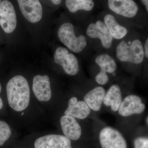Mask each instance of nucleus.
I'll return each mask as SVG.
<instances>
[{"instance_id": "f257e3e1", "label": "nucleus", "mask_w": 148, "mask_h": 148, "mask_svg": "<svg viewBox=\"0 0 148 148\" xmlns=\"http://www.w3.org/2000/svg\"><path fill=\"white\" fill-rule=\"evenodd\" d=\"M7 95L10 106L14 111L21 112L29 106L30 91L27 79L22 76H15L9 81Z\"/></svg>"}, {"instance_id": "f03ea898", "label": "nucleus", "mask_w": 148, "mask_h": 148, "mask_svg": "<svg viewBox=\"0 0 148 148\" xmlns=\"http://www.w3.org/2000/svg\"><path fill=\"white\" fill-rule=\"evenodd\" d=\"M116 54L122 62L135 64H141L145 56L143 45L138 39L134 40L130 44L125 41H121L117 47Z\"/></svg>"}, {"instance_id": "7ed1b4c3", "label": "nucleus", "mask_w": 148, "mask_h": 148, "mask_svg": "<svg viewBox=\"0 0 148 148\" xmlns=\"http://www.w3.org/2000/svg\"><path fill=\"white\" fill-rule=\"evenodd\" d=\"M58 36L60 41L75 53L81 52L87 45L86 37L83 35L76 36L73 26L70 23L61 25L58 29Z\"/></svg>"}, {"instance_id": "20e7f679", "label": "nucleus", "mask_w": 148, "mask_h": 148, "mask_svg": "<svg viewBox=\"0 0 148 148\" xmlns=\"http://www.w3.org/2000/svg\"><path fill=\"white\" fill-rule=\"evenodd\" d=\"M54 59L55 63L61 66L67 75H75L78 73L79 67L77 57L65 48L60 47L56 49Z\"/></svg>"}, {"instance_id": "39448f33", "label": "nucleus", "mask_w": 148, "mask_h": 148, "mask_svg": "<svg viewBox=\"0 0 148 148\" xmlns=\"http://www.w3.org/2000/svg\"><path fill=\"white\" fill-rule=\"evenodd\" d=\"M99 138L102 148H127V143L121 133L112 127L103 128Z\"/></svg>"}, {"instance_id": "423d86ee", "label": "nucleus", "mask_w": 148, "mask_h": 148, "mask_svg": "<svg viewBox=\"0 0 148 148\" xmlns=\"http://www.w3.org/2000/svg\"><path fill=\"white\" fill-rule=\"evenodd\" d=\"M17 24L16 12L10 1L4 0L0 3V25L3 31L10 34L15 30Z\"/></svg>"}, {"instance_id": "0eeeda50", "label": "nucleus", "mask_w": 148, "mask_h": 148, "mask_svg": "<svg viewBox=\"0 0 148 148\" xmlns=\"http://www.w3.org/2000/svg\"><path fill=\"white\" fill-rule=\"evenodd\" d=\"M95 62L101 69L100 72L95 77V81L99 84H106L109 80L107 73H114L117 68L116 63L112 56L107 54L98 56L95 58Z\"/></svg>"}, {"instance_id": "6e6552de", "label": "nucleus", "mask_w": 148, "mask_h": 148, "mask_svg": "<svg viewBox=\"0 0 148 148\" xmlns=\"http://www.w3.org/2000/svg\"><path fill=\"white\" fill-rule=\"evenodd\" d=\"M20 10L25 18L29 22L36 23L42 17L41 4L38 0H18Z\"/></svg>"}, {"instance_id": "1a4fd4ad", "label": "nucleus", "mask_w": 148, "mask_h": 148, "mask_svg": "<svg viewBox=\"0 0 148 148\" xmlns=\"http://www.w3.org/2000/svg\"><path fill=\"white\" fill-rule=\"evenodd\" d=\"M86 34L92 38H99L103 47L110 49L112 46L113 38L106 27L105 23L101 20L92 23L88 27Z\"/></svg>"}, {"instance_id": "9d476101", "label": "nucleus", "mask_w": 148, "mask_h": 148, "mask_svg": "<svg viewBox=\"0 0 148 148\" xmlns=\"http://www.w3.org/2000/svg\"><path fill=\"white\" fill-rule=\"evenodd\" d=\"M146 106L138 95H130L122 101L118 111L123 116H129L134 114H140L145 109Z\"/></svg>"}, {"instance_id": "9b49d317", "label": "nucleus", "mask_w": 148, "mask_h": 148, "mask_svg": "<svg viewBox=\"0 0 148 148\" xmlns=\"http://www.w3.org/2000/svg\"><path fill=\"white\" fill-rule=\"evenodd\" d=\"M35 148H72L71 142L64 135L51 134L37 139Z\"/></svg>"}, {"instance_id": "f8f14e48", "label": "nucleus", "mask_w": 148, "mask_h": 148, "mask_svg": "<svg viewBox=\"0 0 148 148\" xmlns=\"http://www.w3.org/2000/svg\"><path fill=\"white\" fill-rule=\"evenodd\" d=\"M108 5L110 10L119 15L132 18L137 14L138 7L132 0H109Z\"/></svg>"}, {"instance_id": "ddd939ff", "label": "nucleus", "mask_w": 148, "mask_h": 148, "mask_svg": "<svg viewBox=\"0 0 148 148\" xmlns=\"http://www.w3.org/2000/svg\"><path fill=\"white\" fill-rule=\"evenodd\" d=\"M33 90L38 100L48 101L51 97L50 79L47 75H37L33 79Z\"/></svg>"}, {"instance_id": "4468645a", "label": "nucleus", "mask_w": 148, "mask_h": 148, "mask_svg": "<svg viewBox=\"0 0 148 148\" xmlns=\"http://www.w3.org/2000/svg\"><path fill=\"white\" fill-rule=\"evenodd\" d=\"M60 123L63 133L70 140H78L82 135L80 125L73 117L69 115L62 116Z\"/></svg>"}, {"instance_id": "2eb2a0df", "label": "nucleus", "mask_w": 148, "mask_h": 148, "mask_svg": "<svg viewBox=\"0 0 148 148\" xmlns=\"http://www.w3.org/2000/svg\"><path fill=\"white\" fill-rule=\"evenodd\" d=\"M90 108L84 101H77L76 97H73L69 100V106L64 114L65 115L84 119L90 114Z\"/></svg>"}, {"instance_id": "dca6fc26", "label": "nucleus", "mask_w": 148, "mask_h": 148, "mask_svg": "<svg viewBox=\"0 0 148 148\" xmlns=\"http://www.w3.org/2000/svg\"><path fill=\"white\" fill-rule=\"evenodd\" d=\"M106 90L103 88L98 86L89 91L84 97V99L90 109L95 111L101 110Z\"/></svg>"}, {"instance_id": "f3484780", "label": "nucleus", "mask_w": 148, "mask_h": 148, "mask_svg": "<svg viewBox=\"0 0 148 148\" xmlns=\"http://www.w3.org/2000/svg\"><path fill=\"white\" fill-rule=\"evenodd\" d=\"M122 101V96L120 88L118 85L114 84L110 87L106 93L103 103L107 106H111L114 112L118 111Z\"/></svg>"}, {"instance_id": "a211bd4d", "label": "nucleus", "mask_w": 148, "mask_h": 148, "mask_svg": "<svg viewBox=\"0 0 148 148\" xmlns=\"http://www.w3.org/2000/svg\"><path fill=\"white\" fill-rule=\"evenodd\" d=\"M104 23L111 36L114 38L121 39L127 35V29L120 25L115 18L112 14H107L105 16Z\"/></svg>"}, {"instance_id": "6ab92c4d", "label": "nucleus", "mask_w": 148, "mask_h": 148, "mask_svg": "<svg viewBox=\"0 0 148 148\" xmlns=\"http://www.w3.org/2000/svg\"><path fill=\"white\" fill-rule=\"evenodd\" d=\"M66 5L70 12L75 13L79 10H92L94 3L91 0H67L66 1Z\"/></svg>"}, {"instance_id": "aec40b11", "label": "nucleus", "mask_w": 148, "mask_h": 148, "mask_svg": "<svg viewBox=\"0 0 148 148\" xmlns=\"http://www.w3.org/2000/svg\"><path fill=\"white\" fill-rule=\"evenodd\" d=\"M11 135V131L8 125L3 121H0V147L3 146L8 140Z\"/></svg>"}, {"instance_id": "412c9836", "label": "nucleus", "mask_w": 148, "mask_h": 148, "mask_svg": "<svg viewBox=\"0 0 148 148\" xmlns=\"http://www.w3.org/2000/svg\"><path fill=\"white\" fill-rule=\"evenodd\" d=\"M135 148H148V139L146 137H138L134 141Z\"/></svg>"}, {"instance_id": "4be33fe9", "label": "nucleus", "mask_w": 148, "mask_h": 148, "mask_svg": "<svg viewBox=\"0 0 148 148\" xmlns=\"http://www.w3.org/2000/svg\"><path fill=\"white\" fill-rule=\"evenodd\" d=\"M144 54L146 58H148V39L146 40L145 43V51H144Z\"/></svg>"}, {"instance_id": "5701e85b", "label": "nucleus", "mask_w": 148, "mask_h": 148, "mask_svg": "<svg viewBox=\"0 0 148 148\" xmlns=\"http://www.w3.org/2000/svg\"><path fill=\"white\" fill-rule=\"evenodd\" d=\"M51 1L53 3V4L56 5H58L61 3L62 1H60V0H51Z\"/></svg>"}, {"instance_id": "b1692460", "label": "nucleus", "mask_w": 148, "mask_h": 148, "mask_svg": "<svg viewBox=\"0 0 148 148\" xmlns=\"http://www.w3.org/2000/svg\"><path fill=\"white\" fill-rule=\"evenodd\" d=\"M2 90V86L1 85V83H0V93H1V91ZM3 107V102L1 98L0 97V110H1Z\"/></svg>"}, {"instance_id": "393cba45", "label": "nucleus", "mask_w": 148, "mask_h": 148, "mask_svg": "<svg viewBox=\"0 0 148 148\" xmlns=\"http://www.w3.org/2000/svg\"><path fill=\"white\" fill-rule=\"evenodd\" d=\"M143 4L145 5L146 10H147V12L148 11V1L147 0H143L142 1Z\"/></svg>"}, {"instance_id": "a878e982", "label": "nucleus", "mask_w": 148, "mask_h": 148, "mask_svg": "<svg viewBox=\"0 0 148 148\" xmlns=\"http://www.w3.org/2000/svg\"><path fill=\"white\" fill-rule=\"evenodd\" d=\"M116 75L115 73H113V76H115Z\"/></svg>"}, {"instance_id": "bb28decb", "label": "nucleus", "mask_w": 148, "mask_h": 148, "mask_svg": "<svg viewBox=\"0 0 148 148\" xmlns=\"http://www.w3.org/2000/svg\"><path fill=\"white\" fill-rule=\"evenodd\" d=\"M147 123H148V117L147 118Z\"/></svg>"}, {"instance_id": "cd10ccee", "label": "nucleus", "mask_w": 148, "mask_h": 148, "mask_svg": "<svg viewBox=\"0 0 148 148\" xmlns=\"http://www.w3.org/2000/svg\"><path fill=\"white\" fill-rule=\"evenodd\" d=\"M23 114H24V113L22 112V113H21V115H23Z\"/></svg>"}, {"instance_id": "c85d7f7f", "label": "nucleus", "mask_w": 148, "mask_h": 148, "mask_svg": "<svg viewBox=\"0 0 148 148\" xmlns=\"http://www.w3.org/2000/svg\"><path fill=\"white\" fill-rule=\"evenodd\" d=\"M1 0H0V3H1Z\"/></svg>"}]
</instances>
